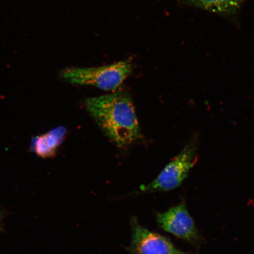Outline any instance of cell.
<instances>
[{"instance_id":"52a82bcc","label":"cell","mask_w":254,"mask_h":254,"mask_svg":"<svg viewBox=\"0 0 254 254\" xmlns=\"http://www.w3.org/2000/svg\"><path fill=\"white\" fill-rule=\"evenodd\" d=\"M67 130L64 127H59L32 139L31 150L43 159L53 158L65 140Z\"/></svg>"},{"instance_id":"7a4b0ae2","label":"cell","mask_w":254,"mask_h":254,"mask_svg":"<svg viewBox=\"0 0 254 254\" xmlns=\"http://www.w3.org/2000/svg\"><path fill=\"white\" fill-rule=\"evenodd\" d=\"M199 133L195 132L176 157L168 163L160 174L147 186H142L136 193L169 191L183 184L198 159Z\"/></svg>"},{"instance_id":"ba28073f","label":"cell","mask_w":254,"mask_h":254,"mask_svg":"<svg viewBox=\"0 0 254 254\" xmlns=\"http://www.w3.org/2000/svg\"><path fill=\"white\" fill-rule=\"evenodd\" d=\"M1 216H0V228H1Z\"/></svg>"},{"instance_id":"277c9868","label":"cell","mask_w":254,"mask_h":254,"mask_svg":"<svg viewBox=\"0 0 254 254\" xmlns=\"http://www.w3.org/2000/svg\"><path fill=\"white\" fill-rule=\"evenodd\" d=\"M131 226V241L127 250L131 254H183L167 238L142 226L135 217Z\"/></svg>"},{"instance_id":"3957f363","label":"cell","mask_w":254,"mask_h":254,"mask_svg":"<svg viewBox=\"0 0 254 254\" xmlns=\"http://www.w3.org/2000/svg\"><path fill=\"white\" fill-rule=\"evenodd\" d=\"M132 64L130 60L98 66V67H69L63 69L60 77L68 83L91 85L104 91L115 92L131 74Z\"/></svg>"},{"instance_id":"5b68a950","label":"cell","mask_w":254,"mask_h":254,"mask_svg":"<svg viewBox=\"0 0 254 254\" xmlns=\"http://www.w3.org/2000/svg\"><path fill=\"white\" fill-rule=\"evenodd\" d=\"M156 220L161 230L180 239L193 241L198 237L194 222L183 202L166 212L157 213Z\"/></svg>"},{"instance_id":"8992f818","label":"cell","mask_w":254,"mask_h":254,"mask_svg":"<svg viewBox=\"0 0 254 254\" xmlns=\"http://www.w3.org/2000/svg\"><path fill=\"white\" fill-rule=\"evenodd\" d=\"M184 4L230 19L237 20L247 0H182Z\"/></svg>"},{"instance_id":"6da1fadb","label":"cell","mask_w":254,"mask_h":254,"mask_svg":"<svg viewBox=\"0 0 254 254\" xmlns=\"http://www.w3.org/2000/svg\"><path fill=\"white\" fill-rule=\"evenodd\" d=\"M83 104L104 134L118 147H128L141 138L134 103L126 92L87 98Z\"/></svg>"}]
</instances>
